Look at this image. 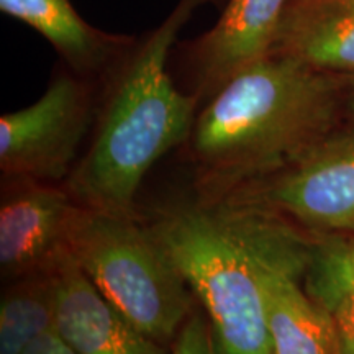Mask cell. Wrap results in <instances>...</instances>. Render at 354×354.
Returning a JSON list of instances; mask_svg holds the SVG:
<instances>
[{
    "label": "cell",
    "instance_id": "obj_14",
    "mask_svg": "<svg viewBox=\"0 0 354 354\" xmlns=\"http://www.w3.org/2000/svg\"><path fill=\"white\" fill-rule=\"evenodd\" d=\"M172 354H225L203 310L194 308L180 326L174 338Z\"/></svg>",
    "mask_w": 354,
    "mask_h": 354
},
{
    "label": "cell",
    "instance_id": "obj_4",
    "mask_svg": "<svg viewBox=\"0 0 354 354\" xmlns=\"http://www.w3.org/2000/svg\"><path fill=\"white\" fill-rule=\"evenodd\" d=\"M69 253L102 297L159 343L174 339L196 297L149 225L81 205Z\"/></svg>",
    "mask_w": 354,
    "mask_h": 354
},
{
    "label": "cell",
    "instance_id": "obj_9",
    "mask_svg": "<svg viewBox=\"0 0 354 354\" xmlns=\"http://www.w3.org/2000/svg\"><path fill=\"white\" fill-rule=\"evenodd\" d=\"M271 53L335 76H354V0H290Z\"/></svg>",
    "mask_w": 354,
    "mask_h": 354
},
{
    "label": "cell",
    "instance_id": "obj_13",
    "mask_svg": "<svg viewBox=\"0 0 354 354\" xmlns=\"http://www.w3.org/2000/svg\"><path fill=\"white\" fill-rule=\"evenodd\" d=\"M56 271L8 282L0 300V354H21L39 335L55 328Z\"/></svg>",
    "mask_w": 354,
    "mask_h": 354
},
{
    "label": "cell",
    "instance_id": "obj_1",
    "mask_svg": "<svg viewBox=\"0 0 354 354\" xmlns=\"http://www.w3.org/2000/svg\"><path fill=\"white\" fill-rule=\"evenodd\" d=\"M344 81L279 53L234 73L190 133L201 201H220L268 179L333 135Z\"/></svg>",
    "mask_w": 354,
    "mask_h": 354
},
{
    "label": "cell",
    "instance_id": "obj_15",
    "mask_svg": "<svg viewBox=\"0 0 354 354\" xmlns=\"http://www.w3.org/2000/svg\"><path fill=\"white\" fill-rule=\"evenodd\" d=\"M21 354H81L77 349H74L66 339L57 333L56 328H53L46 333L39 335L37 339L26 346Z\"/></svg>",
    "mask_w": 354,
    "mask_h": 354
},
{
    "label": "cell",
    "instance_id": "obj_10",
    "mask_svg": "<svg viewBox=\"0 0 354 354\" xmlns=\"http://www.w3.org/2000/svg\"><path fill=\"white\" fill-rule=\"evenodd\" d=\"M290 0H230L214 28L197 43L202 84L218 88L234 73L271 53Z\"/></svg>",
    "mask_w": 354,
    "mask_h": 354
},
{
    "label": "cell",
    "instance_id": "obj_5",
    "mask_svg": "<svg viewBox=\"0 0 354 354\" xmlns=\"http://www.w3.org/2000/svg\"><path fill=\"white\" fill-rule=\"evenodd\" d=\"M92 122L86 84L61 76L28 107L0 118V171L13 183H66Z\"/></svg>",
    "mask_w": 354,
    "mask_h": 354
},
{
    "label": "cell",
    "instance_id": "obj_7",
    "mask_svg": "<svg viewBox=\"0 0 354 354\" xmlns=\"http://www.w3.org/2000/svg\"><path fill=\"white\" fill-rule=\"evenodd\" d=\"M0 207V269L8 281L56 271L69 256V236L81 205L66 185L15 183Z\"/></svg>",
    "mask_w": 354,
    "mask_h": 354
},
{
    "label": "cell",
    "instance_id": "obj_17",
    "mask_svg": "<svg viewBox=\"0 0 354 354\" xmlns=\"http://www.w3.org/2000/svg\"><path fill=\"white\" fill-rule=\"evenodd\" d=\"M349 243H351V246L354 248V238H351V240H349Z\"/></svg>",
    "mask_w": 354,
    "mask_h": 354
},
{
    "label": "cell",
    "instance_id": "obj_8",
    "mask_svg": "<svg viewBox=\"0 0 354 354\" xmlns=\"http://www.w3.org/2000/svg\"><path fill=\"white\" fill-rule=\"evenodd\" d=\"M55 328L81 354H166L165 343L148 336L115 310L66 256L56 268Z\"/></svg>",
    "mask_w": 354,
    "mask_h": 354
},
{
    "label": "cell",
    "instance_id": "obj_6",
    "mask_svg": "<svg viewBox=\"0 0 354 354\" xmlns=\"http://www.w3.org/2000/svg\"><path fill=\"white\" fill-rule=\"evenodd\" d=\"M225 198L315 232H354V128L335 131L287 169Z\"/></svg>",
    "mask_w": 354,
    "mask_h": 354
},
{
    "label": "cell",
    "instance_id": "obj_3",
    "mask_svg": "<svg viewBox=\"0 0 354 354\" xmlns=\"http://www.w3.org/2000/svg\"><path fill=\"white\" fill-rule=\"evenodd\" d=\"M148 225L209 317L225 354H272L258 266L228 212L216 202L177 203Z\"/></svg>",
    "mask_w": 354,
    "mask_h": 354
},
{
    "label": "cell",
    "instance_id": "obj_16",
    "mask_svg": "<svg viewBox=\"0 0 354 354\" xmlns=\"http://www.w3.org/2000/svg\"><path fill=\"white\" fill-rule=\"evenodd\" d=\"M344 112L353 122L354 128V76H349L344 81Z\"/></svg>",
    "mask_w": 354,
    "mask_h": 354
},
{
    "label": "cell",
    "instance_id": "obj_12",
    "mask_svg": "<svg viewBox=\"0 0 354 354\" xmlns=\"http://www.w3.org/2000/svg\"><path fill=\"white\" fill-rule=\"evenodd\" d=\"M305 289L328 313L336 353L354 354V248L349 240H331L312 248Z\"/></svg>",
    "mask_w": 354,
    "mask_h": 354
},
{
    "label": "cell",
    "instance_id": "obj_11",
    "mask_svg": "<svg viewBox=\"0 0 354 354\" xmlns=\"http://www.w3.org/2000/svg\"><path fill=\"white\" fill-rule=\"evenodd\" d=\"M0 10L41 33L79 73L99 69L122 44L84 21L71 0H0Z\"/></svg>",
    "mask_w": 354,
    "mask_h": 354
},
{
    "label": "cell",
    "instance_id": "obj_2",
    "mask_svg": "<svg viewBox=\"0 0 354 354\" xmlns=\"http://www.w3.org/2000/svg\"><path fill=\"white\" fill-rule=\"evenodd\" d=\"M201 0H180L112 84L87 153L64 185L79 205L135 215L136 194L159 158L189 141L197 95L176 87L167 59Z\"/></svg>",
    "mask_w": 354,
    "mask_h": 354
}]
</instances>
